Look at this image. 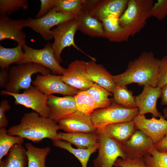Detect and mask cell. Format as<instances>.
<instances>
[{"mask_svg": "<svg viewBox=\"0 0 167 167\" xmlns=\"http://www.w3.org/2000/svg\"><path fill=\"white\" fill-rule=\"evenodd\" d=\"M78 26V23L76 18L61 23L51 30L54 39L52 44V47L54 51L55 58L59 64L62 61L61 58L62 51L67 47L72 46L78 50L88 56L77 46L75 42L74 36L77 30Z\"/></svg>", "mask_w": 167, "mask_h": 167, "instance_id": "obj_8", "label": "cell"}, {"mask_svg": "<svg viewBox=\"0 0 167 167\" xmlns=\"http://www.w3.org/2000/svg\"><path fill=\"white\" fill-rule=\"evenodd\" d=\"M167 16V0H158L153 4L150 12V17L158 20L165 19Z\"/></svg>", "mask_w": 167, "mask_h": 167, "instance_id": "obj_36", "label": "cell"}, {"mask_svg": "<svg viewBox=\"0 0 167 167\" xmlns=\"http://www.w3.org/2000/svg\"><path fill=\"white\" fill-rule=\"evenodd\" d=\"M122 145L126 158L131 159L143 157L154 147L151 139L139 130Z\"/></svg>", "mask_w": 167, "mask_h": 167, "instance_id": "obj_13", "label": "cell"}, {"mask_svg": "<svg viewBox=\"0 0 167 167\" xmlns=\"http://www.w3.org/2000/svg\"><path fill=\"white\" fill-rule=\"evenodd\" d=\"M143 159L147 167H167V152L159 151L155 147Z\"/></svg>", "mask_w": 167, "mask_h": 167, "instance_id": "obj_35", "label": "cell"}, {"mask_svg": "<svg viewBox=\"0 0 167 167\" xmlns=\"http://www.w3.org/2000/svg\"><path fill=\"white\" fill-rule=\"evenodd\" d=\"M154 147L159 151L167 152V134L161 140L154 144Z\"/></svg>", "mask_w": 167, "mask_h": 167, "instance_id": "obj_41", "label": "cell"}, {"mask_svg": "<svg viewBox=\"0 0 167 167\" xmlns=\"http://www.w3.org/2000/svg\"><path fill=\"white\" fill-rule=\"evenodd\" d=\"M1 95H7L13 97L15 103L32 109L41 116L49 117V110L47 102L48 96L39 91L36 87L32 86L22 93H14L2 90Z\"/></svg>", "mask_w": 167, "mask_h": 167, "instance_id": "obj_9", "label": "cell"}, {"mask_svg": "<svg viewBox=\"0 0 167 167\" xmlns=\"http://www.w3.org/2000/svg\"><path fill=\"white\" fill-rule=\"evenodd\" d=\"M161 95V88L149 85L144 86L142 92L135 96L136 106L139 111V115H144L145 114L150 113L152 117H163L156 108L157 101L160 97Z\"/></svg>", "mask_w": 167, "mask_h": 167, "instance_id": "obj_16", "label": "cell"}, {"mask_svg": "<svg viewBox=\"0 0 167 167\" xmlns=\"http://www.w3.org/2000/svg\"><path fill=\"white\" fill-rule=\"evenodd\" d=\"M28 8L26 0H0V16L8 17L21 8L25 11Z\"/></svg>", "mask_w": 167, "mask_h": 167, "instance_id": "obj_34", "label": "cell"}, {"mask_svg": "<svg viewBox=\"0 0 167 167\" xmlns=\"http://www.w3.org/2000/svg\"><path fill=\"white\" fill-rule=\"evenodd\" d=\"M115 167H147L143 157L131 159L126 158L123 159L118 158L115 162Z\"/></svg>", "mask_w": 167, "mask_h": 167, "instance_id": "obj_37", "label": "cell"}, {"mask_svg": "<svg viewBox=\"0 0 167 167\" xmlns=\"http://www.w3.org/2000/svg\"><path fill=\"white\" fill-rule=\"evenodd\" d=\"M56 139L67 141L77 148L86 149L98 144V136L96 133H66L59 132Z\"/></svg>", "mask_w": 167, "mask_h": 167, "instance_id": "obj_24", "label": "cell"}, {"mask_svg": "<svg viewBox=\"0 0 167 167\" xmlns=\"http://www.w3.org/2000/svg\"><path fill=\"white\" fill-rule=\"evenodd\" d=\"M48 97L49 118L57 122L77 110L74 96L58 97L51 95L48 96Z\"/></svg>", "mask_w": 167, "mask_h": 167, "instance_id": "obj_15", "label": "cell"}, {"mask_svg": "<svg viewBox=\"0 0 167 167\" xmlns=\"http://www.w3.org/2000/svg\"><path fill=\"white\" fill-rule=\"evenodd\" d=\"M8 77L7 69H1L0 71V88H5Z\"/></svg>", "mask_w": 167, "mask_h": 167, "instance_id": "obj_42", "label": "cell"}, {"mask_svg": "<svg viewBox=\"0 0 167 167\" xmlns=\"http://www.w3.org/2000/svg\"><path fill=\"white\" fill-rule=\"evenodd\" d=\"M128 0H97L90 12L94 18L101 22L110 16H120L126 9Z\"/></svg>", "mask_w": 167, "mask_h": 167, "instance_id": "obj_19", "label": "cell"}, {"mask_svg": "<svg viewBox=\"0 0 167 167\" xmlns=\"http://www.w3.org/2000/svg\"><path fill=\"white\" fill-rule=\"evenodd\" d=\"M11 108L8 101L6 100H2L0 105V128L5 127L8 124V121L5 115V112Z\"/></svg>", "mask_w": 167, "mask_h": 167, "instance_id": "obj_40", "label": "cell"}, {"mask_svg": "<svg viewBox=\"0 0 167 167\" xmlns=\"http://www.w3.org/2000/svg\"><path fill=\"white\" fill-rule=\"evenodd\" d=\"M84 0H56L54 7L58 12L77 17L82 10Z\"/></svg>", "mask_w": 167, "mask_h": 167, "instance_id": "obj_33", "label": "cell"}, {"mask_svg": "<svg viewBox=\"0 0 167 167\" xmlns=\"http://www.w3.org/2000/svg\"><path fill=\"white\" fill-rule=\"evenodd\" d=\"M153 4V0H128L119 22L129 31L131 36L133 37L145 26Z\"/></svg>", "mask_w": 167, "mask_h": 167, "instance_id": "obj_3", "label": "cell"}, {"mask_svg": "<svg viewBox=\"0 0 167 167\" xmlns=\"http://www.w3.org/2000/svg\"><path fill=\"white\" fill-rule=\"evenodd\" d=\"M26 27V19L15 20L8 16H0V41L10 39L22 46L26 44V34L23 28Z\"/></svg>", "mask_w": 167, "mask_h": 167, "instance_id": "obj_18", "label": "cell"}, {"mask_svg": "<svg viewBox=\"0 0 167 167\" xmlns=\"http://www.w3.org/2000/svg\"><path fill=\"white\" fill-rule=\"evenodd\" d=\"M139 114L137 108H126L113 100L109 106L95 110L90 116L95 127L102 129L109 124L133 120Z\"/></svg>", "mask_w": 167, "mask_h": 167, "instance_id": "obj_5", "label": "cell"}, {"mask_svg": "<svg viewBox=\"0 0 167 167\" xmlns=\"http://www.w3.org/2000/svg\"><path fill=\"white\" fill-rule=\"evenodd\" d=\"M167 84V56L160 59L159 75L156 87L161 88Z\"/></svg>", "mask_w": 167, "mask_h": 167, "instance_id": "obj_38", "label": "cell"}, {"mask_svg": "<svg viewBox=\"0 0 167 167\" xmlns=\"http://www.w3.org/2000/svg\"><path fill=\"white\" fill-rule=\"evenodd\" d=\"M160 59L155 57L151 52H143L137 58L130 61L125 71L113 75L117 85L126 86L132 83L139 86H157Z\"/></svg>", "mask_w": 167, "mask_h": 167, "instance_id": "obj_1", "label": "cell"}, {"mask_svg": "<svg viewBox=\"0 0 167 167\" xmlns=\"http://www.w3.org/2000/svg\"><path fill=\"white\" fill-rule=\"evenodd\" d=\"M92 60L87 62L86 71L88 77L95 83L112 93L117 85L113 78V75L104 66L96 63Z\"/></svg>", "mask_w": 167, "mask_h": 167, "instance_id": "obj_20", "label": "cell"}, {"mask_svg": "<svg viewBox=\"0 0 167 167\" xmlns=\"http://www.w3.org/2000/svg\"><path fill=\"white\" fill-rule=\"evenodd\" d=\"M74 97L77 110L85 115H90L97 109L94 99L86 91H80Z\"/></svg>", "mask_w": 167, "mask_h": 167, "instance_id": "obj_30", "label": "cell"}, {"mask_svg": "<svg viewBox=\"0 0 167 167\" xmlns=\"http://www.w3.org/2000/svg\"><path fill=\"white\" fill-rule=\"evenodd\" d=\"M28 158L27 167H46L45 161L51 148L49 147L39 148L30 143L25 144Z\"/></svg>", "mask_w": 167, "mask_h": 167, "instance_id": "obj_26", "label": "cell"}, {"mask_svg": "<svg viewBox=\"0 0 167 167\" xmlns=\"http://www.w3.org/2000/svg\"><path fill=\"white\" fill-rule=\"evenodd\" d=\"M119 17L117 15H112L101 22L104 32L103 38L114 42L126 41L128 40L131 36L130 32L120 25Z\"/></svg>", "mask_w": 167, "mask_h": 167, "instance_id": "obj_21", "label": "cell"}, {"mask_svg": "<svg viewBox=\"0 0 167 167\" xmlns=\"http://www.w3.org/2000/svg\"><path fill=\"white\" fill-rule=\"evenodd\" d=\"M161 88V105L167 106V84Z\"/></svg>", "mask_w": 167, "mask_h": 167, "instance_id": "obj_43", "label": "cell"}, {"mask_svg": "<svg viewBox=\"0 0 167 167\" xmlns=\"http://www.w3.org/2000/svg\"><path fill=\"white\" fill-rule=\"evenodd\" d=\"M25 148L22 144L14 146L0 162V167H26L28 158Z\"/></svg>", "mask_w": 167, "mask_h": 167, "instance_id": "obj_25", "label": "cell"}, {"mask_svg": "<svg viewBox=\"0 0 167 167\" xmlns=\"http://www.w3.org/2000/svg\"><path fill=\"white\" fill-rule=\"evenodd\" d=\"M40 9L36 16V19H39L49 12L54 6L56 0H40Z\"/></svg>", "mask_w": 167, "mask_h": 167, "instance_id": "obj_39", "label": "cell"}, {"mask_svg": "<svg viewBox=\"0 0 167 167\" xmlns=\"http://www.w3.org/2000/svg\"><path fill=\"white\" fill-rule=\"evenodd\" d=\"M98 138V154L94 160V167H113L119 157L124 159L126 156L122 145L108 135L103 129H97Z\"/></svg>", "mask_w": 167, "mask_h": 167, "instance_id": "obj_6", "label": "cell"}, {"mask_svg": "<svg viewBox=\"0 0 167 167\" xmlns=\"http://www.w3.org/2000/svg\"><path fill=\"white\" fill-rule=\"evenodd\" d=\"M52 141L54 146L65 149L74 155L79 161L82 167H87L90 156L96 151L99 145L86 149L75 148L67 141L60 139Z\"/></svg>", "mask_w": 167, "mask_h": 167, "instance_id": "obj_27", "label": "cell"}, {"mask_svg": "<svg viewBox=\"0 0 167 167\" xmlns=\"http://www.w3.org/2000/svg\"><path fill=\"white\" fill-rule=\"evenodd\" d=\"M24 141L21 137L8 135L5 127L0 128V162L14 146L22 144Z\"/></svg>", "mask_w": 167, "mask_h": 167, "instance_id": "obj_31", "label": "cell"}, {"mask_svg": "<svg viewBox=\"0 0 167 167\" xmlns=\"http://www.w3.org/2000/svg\"><path fill=\"white\" fill-rule=\"evenodd\" d=\"M24 57L18 64L28 62L39 64L49 69L54 74L62 75L65 69L62 67L56 60L52 44L47 43L41 49H36L26 44L22 46Z\"/></svg>", "mask_w": 167, "mask_h": 167, "instance_id": "obj_7", "label": "cell"}, {"mask_svg": "<svg viewBox=\"0 0 167 167\" xmlns=\"http://www.w3.org/2000/svg\"><path fill=\"white\" fill-rule=\"evenodd\" d=\"M102 129L121 145L126 142L137 130L133 120L109 124Z\"/></svg>", "mask_w": 167, "mask_h": 167, "instance_id": "obj_23", "label": "cell"}, {"mask_svg": "<svg viewBox=\"0 0 167 167\" xmlns=\"http://www.w3.org/2000/svg\"><path fill=\"white\" fill-rule=\"evenodd\" d=\"M77 30L90 36L104 37L102 22L93 17L90 11L83 10L77 16Z\"/></svg>", "mask_w": 167, "mask_h": 167, "instance_id": "obj_22", "label": "cell"}, {"mask_svg": "<svg viewBox=\"0 0 167 167\" xmlns=\"http://www.w3.org/2000/svg\"><path fill=\"white\" fill-rule=\"evenodd\" d=\"M77 17L57 12L53 8L46 15L39 19H26V27L39 33L45 41L54 38L50 29L62 23L74 19Z\"/></svg>", "mask_w": 167, "mask_h": 167, "instance_id": "obj_10", "label": "cell"}, {"mask_svg": "<svg viewBox=\"0 0 167 167\" xmlns=\"http://www.w3.org/2000/svg\"><path fill=\"white\" fill-rule=\"evenodd\" d=\"M163 112L165 118L167 119V108H165L163 109Z\"/></svg>", "mask_w": 167, "mask_h": 167, "instance_id": "obj_44", "label": "cell"}, {"mask_svg": "<svg viewBox=\"0 0 167 167\" xmlns=\"http://www.w3.org/2000/svg\"><path fill=\"white\" fill-rule=\"evenodd\" d=\"M87 62L76 60L72 62L62 75L63 81L66 84L81 91H87L94 83L86 71Z\"/></svg>", "mask_w": 167, "mask_h": 167, "instance_id": "obj_12", "label": "cell"}, {"mask_svg": "<svg viewBox=\"0 0 167 167\" xmlns=\"http://www.w3.org/2000/svg\"><path fill=\"white\" fill-rule=\"evenodd\" d=\"M60 127L57 122L49 118L41 116L36 112L25 113L18 125L7 130L8 135L19 136L34 143L45 138L56 139Z\"/></svg>", "mask_w": 167, "mask_h": 167, "instance_id": "obj_2", "label": "cell"}, {"mask_svg": "<svg viewBox=\"0 0 167 167\" xmlns=\"http://www.w3.org/2000/svg\"><path fill=\"white\" fill-rule=\"evenodd\" d=\"M58 123L60 129L66 133H93L97 130L90 115H86L78 110Z\"/></svg>", "mask_w": 167, "mask_h": 167, "instance_id": "obj_17", "label": "cell"}, {"mask_svg": "<svg viewBox=\"0 0 167 167\" xmlns=\"http://www.w3.org/2000/svg\"><path fill=\"white\" fill-rule=\"evenodd\" d=\"M133 120L137 129L143 131L154 144L167 134V120L164 116L159 119H147L144 115H138Z\"/></svg>", "mask_w": 167, "mask_h": 167, "instance_id": "obj_14", "label": "cell"}, {"mask_svg": "<svg viewBox=\"0 0 167 167\" xmlns=\"http://www.w3.org/2000/svg\"><path fill=\"white\" fill-rule=\"evenodd\" d=\"M86 91L94 99L96 104L97 109L107 107L112 102V99L109 98V96H112L111 92L96 83H94Z\"/></svg>", "mask_w": 167, "mask_h": 167, "instance_id": "obj_32", "label": "cell"}, {"mask_svg": "<svg viewBox=\"0 0 167 167\" xmlns=\"http://www.w3.org/2000/svg\"><path fill=\"white\" fill-rule=\"evenodd\" d=\"M113 101L116 103L128 109L137 108L135 96L126 86L117 85L112 92Z\"/></svg>", "mask_w": 167, "mask_h": 167, "instance_id": "obj_29", "label": "cell"}, {"mask_svg": "<svg viewBox=\"0 0 167 167\" xmlns=\"http://www.w3.org/2000/svg\"><path fill=\"white\" fill-rule=\"evenodd\" d=\"M34 86L45 95L53 94L74 96L80 91L66 84L62 79V75H37L32 82Z\"/></svg>", "mask_w": 167, "mask_h": 167, "instance_id": "obj_11", "label": "cell"}, {"mask_svg": "<svg viewBox=\"0 0 167 167\" xmlns=\"http://www.w3.org/2000/svg\"><path fill=\"white\" fill-rule=\"evenodd\" d=\"M24 52L21 45L13 48H7L0 45V67L7 69L12 64H18L22 60Z\"/></svg>", "mask_w": 167, "mask_h": 167, "instance_id": "obj_28", "label": "cell"}, {"mask_svg": "<svg viewBox=\"0 0 167 167\" xmlns=\"http://www.w3.org/2000/svg\"><path fill=\"white\" fill-rule=\"evenodd\" d=\"M37 73L42 75L51 73L48 68L35 63L28 62L12 66L8 70L5 90L17 93L21 90L29 88L32 86V75Z\"/></svg>", "mask_w": 167, "mask_h": 167, "instance_id": "obj_4", "label": "cell"}]
</instances>
